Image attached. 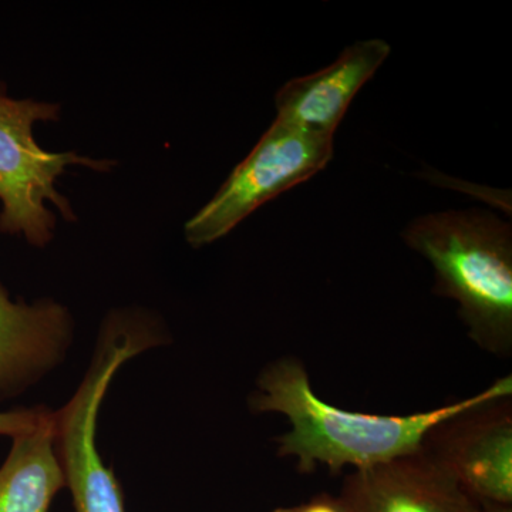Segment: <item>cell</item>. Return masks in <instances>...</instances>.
I'll return each instance as SVG.
<instances>
[{
    "mask_svg": "<svg viewBox=\"0 0 512 512\" xmlns=\"http://www.w3.org/2000/svg\"><path fill=\"white\" fill-rule=\"evenodd\" d=\"M333 158V137L276 120L217 194L185 224L194 248L224 238L245 218L282 192L325 170Z\"/></svg>",
    "mask_w": 512,
    "mask_h": 512,
    "instance_id": "5b68a950",
    "label": "cell"
},
{
    "mask_svg": "<svg viewBox=\"0 0 512 512\" xmlns=\"http://www.w3.org/2000/svg\"><path fill=\"white\" fill-rule=\"evenodd\" d=\"M168 340L160 318L146 309L107 313L82 382L69 402L53 410V444L74 512H126L119 478L97 447L100 407L124 363Z\"/></svg>",
    "mask_w": 512,
    "mask_h": 512,
    "instance_id": "3957f363",
    "label": "cell"
},
{
    "mask_svg": "<svg viewBox=\"0 0 512 512\" xmlns=\"http://www.w3.org/2000/svg\"><path fill=\"white\" fill-rule=\"evenodd\" d=\"M12 440L0 467V512H49L66 488L53 444V410L46 407L35 429Z\"/></svg>",
    "mask_w": 512,
    "mask_h": 512,
    "instance_id": "30bf717a",
    "label": "cell"
},
{
    "mask_svg": "<svg viewBox=\"0 0 512 512\" xmlns=\"http://www.w3.org/2000/svg\"><path fill=\"white\" fill-rule=\"evenodd\" d=\"M272 512H343L338 495L322 493L301 504L278 507Z\"/></svg>",
    "mask_w": 512,
    "mask_h": 512,
    "instance_id": "7c38bea8",
    "label": "cell"
},
{
    "mask_svg": "<svg viewBox=\"0 0 512 512\" xmlns=\"http://www.w3.org/2000/svg\"><path fill=\"white\" fill-rule=\"evenodd\" d=\"M59 104L12 99L0 84V234L22 237L37 248L55 237V205L64 220L76 221L72 204L56 190V180L70 165L107 171L113 161L77 153H50L37 144L33 126L59 120Z\"/></svg>",
    "mask_w": 512,
    "mask_h": 512,
    "instance_id": "277c9868",
    "label": "cell"
},
{
    "mask_svg": "<svg viewBox=\"0 0 512 512\" xmlns=\"http://www.w3.org/2000/svg\"><path fill=\"white\" fill-rule=\"evenodd\" d=\"M483 512H512V505H484Z\"/></svg>",
    "mask_w": 512,
    "mask_h": 512,
    "instance_id": "4fadbf2b",
    "label": "cell"
},
{
    "mask_svg": "<svg viewBox=\"0 0 512 512\" xmlns=\"http://www.w3.org/2000/svg\"><path fill=\"white\" fill-rule=\"evenodd\" d=\"M47 406L29 407L0 412V436L16 437L35 429Z\"/></svg>",
    "mask_w": 512,
    "mask_h": 512,
    "instance_id": "8fae6325",
    "label": "cell"
},
{
    "mask_svg": "<svg viewBox=\"0 0 512 512\" xmlns=\"http://www.w3.org/2000/svg\"><path fill=\"white\" fill-rule=\"evenodd\" d=\"M403 239L433 266V292L457 303L468 338L511 357V224L483 210L431 212L410 222Z\"/></svg>",
    "mask_w": 512,
    "mask_h": 512,
    "instance_id": "7a4b0ae2",
    "label": "cell"
},
{
    "mask_svg": "<svg viewBox=\"0 0 512 512\" xmlns=\"http://www.w3.org/2000/svg\"><path fill=\"white\" fill-rule=\"evenodd\" d=\"M485 394L487 389L456 403L404 416L350 412L320 399L302 360L286 356L259 373L249 409L286 417L291 430L276 437V453L293 458L299 473H315L326 466L330 473L339 474L346 467L360 470L420 450L436 424Z\"/></svg>",
    "mask_w": 512,
    "mask_h": 512,
    "instance_id": "6da1fadb",
    "label": "cell"
},
{
    "mask_svg": "<svg viewBox=\"0 0 512 512\" xmlns=\"http://www.w3.org/2000/svg\"><path fill=\"white\" fill-rule=\"evenodd\" d=\"M382 39L346 47L328 67L289 80L275 96L276 120L322 136H335L350 103L390 55Z\"/></svg>",
    "mask_w": 512,
    "mask_h": 512,
    "instance_id": "9c48e42d",
    "label": "cell"
},
{
    "mask_svg": "<svg viewBox=\"0 0 512 512\" xmlns=\"http://www.w3.org/2000/svg\"><path fill=\"white\" fill-rule=\"evenodd\" d=\"M74 319L62 303L12 301L0 284V402L28 392L72 348Z\"/></svg>",
    "mask_w": 512,
    "mask_h": 512,
    "instance_id": "ba28073f",
    "label": "cell"
},
{
    "mask_svg": "<svg viewBox=\"0 0 512 512\" xmlns=\"http://www.w3.org/2000/svg\"><path fill=\"white\" fill-rule=\"evenodd\" d=\"M421 448L481 507L512 505V376L495 380L483 399L436 424Z\"/></svg>",
    "mask_w": 512,
    "mask_h": 512,
    "instance_id": "8992f818",
    "label": "cell"
},
{
    "mask_svg": "<svg viewBox=\"0 0 512 512\" xmlns=\"http://www.w3.org/2000/svg\"><path fill=\"white\" fill-rule=\"evenodd\" d=\"M338 498L343 512H483L423 448L352 470Z\"/></svg>",
    "mask_w": 512,
    "mask_h": 512,
    "instance_id": "52a82bcc",
    "label": "cell"
}]
</instances>
